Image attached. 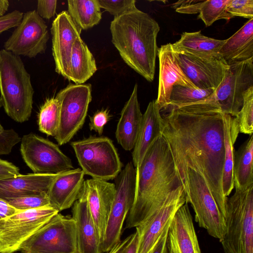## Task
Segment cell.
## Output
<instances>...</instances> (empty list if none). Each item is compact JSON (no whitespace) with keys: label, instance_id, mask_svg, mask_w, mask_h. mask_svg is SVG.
Returning <instances> with one entry per match:
<instances>
[{"label":"cell","instance_id":"cell-1","mask_svg":"<svg viewBox=\"0 0 253 253\" xmlns=\"http://www.w3.org/2000/svg\"><path fill=\"white\" fill-rule=\"evenodd\" d=\"M161 115V133L168 143L177 173L186 168L201 174L226 219L228 197L222 188L224 162L223 113L169 106Z\"/></svg>","mask_w":253,"mask_h":253},{"label":"cell","instance_id":"cell-2","mask_svg":"<svg viewBox=\"0 0 253 253\" xmlns=\"http://www.w3.org/2000/svg\"><path fill=\"white\" fill-rule=\"evenodd\" d=\"M135 169V198L125 229L140 225L182 186L168 143L162 135Z\"/></svg>","mask_w":253,"mask_h":253},{"label":"cell","instance_id":"cell-3","mask_svg":"<svg viewBox=\"0 0 253 253\" xmlns=\"http://www.w3.org/2000/svg\"><path fill=\"white\" fill-rule=\"evenodd\" d=\"M112 42L124 61L147 81L154 78L158 47V23L138 9L114 18Z\"/></svg>","mask_w":253,"mask_h":253},{"label":"cell","instance_id":"cell-4","mask_svg":"<svg viewBox=\"0 0 253 253\" xmlns=\"http://www.w3.org/2000/svg\"><path fill=\"white\" fill-rule=\"evenodd\" d=\"M34 90L20 57L0 50V94L6 114L18 123L31 117Z\"/></svg>","mask_w":253,"mask_h":253},{"label":"cell","instance_id":"cell-5","mask_svg":"<svg viewBox=\"0 0 253 253\" xmlns=\"http://www.w3.org/2000/svg\"><path fill=\"white\" fill-rule=\"evenodd\" d=\"M253 184L228 198L226 230L219 241L224 253H253Z\"/></svg>","mask_w":253,"mask_h":253},{"label":"cell","instance_id":"cell-6","mask_svg":"<svg viewBox=\"0 0 253 253\" xmlns=\"http://www.w3.org/2000/svg\"><path fill=\"white\" fill-rule=\"evenodd\" d=\"M186 195V202L194 211L195 219L200 227L220 241L226 230V219L203 176L192 169L186 168L177 173Z\"/></svg>","mask_w":253,"mask_h":253},{"label":"cell","instance_id":"cell-7","mask_svg":"<svg viewBox=\"0 0 253 253\" xmlns=\"http://www.w3.org/2000/svg\"><path fill=\"white\" fill-rule=\"evenodd\" d=\"M71 145L85 175L108 181L121 171L123 164L110 138L90 136L72 141Z\"/></svg>","mask_w":253,"mask_h":253},{"label":"cell","instance_id":"cell-8","mask_svg":"<svg viewBox=\"0 0 253 253\" xmlns=\"http://www.w3.org/2000/svg\"><path fill=\"white\" fill-rule=\"evenodd\" d=\"M21 253H79L72 216L58 213L20 246Z\"/></svg>","mask_w":253,"mask_h":253},{"label":"cell","instance_id":"cell-9","mask_svg":"<svg viewBox=\"0 0 253 253\" xmlns=\"http://www.w3.org/2000/svg\"><path fill=\"white\" fill-rule=\"evenodd\" d=\"M60 107V123L54 137L59 145L69 142L83 127L92 99L90 84H69L55 96Z\"/></svg>","mask_w":253,"mask_h":253},{"label":"cell","instance_id":"cell-10","mask_svg":"<svg viewBox=\"0 0 253 253\" xmlns=\"http://www.w3.org/2000/svg\"><path fill=\"white\" fill-rule=\"evenodd\" d=\"M116 178V194L101 244L102 253L108 252L121 241L124 223L134 202L136 169L131 162L126 165Z\"/></svg>","mask_w":253,"mask_h":253},{"label":"cell","instance_id":"cell-11","mask_svg":"<svg viewBox=\"0 0 253 253\" xmlns=\"http://www.w3.org/2000/svg\"><path fill=\"white\" fill-rule=\"evenodd\" d=\"M59 212L51 206L21 211L0 219V253H13Z\"/></svg>","mask_w":253,"mask_h":253},{"label":"cell","instance_id":"cell-12","mask_svg":"<svg viewBox=\"0 0 253 253\" xmlns=\"http://www.w3.org/2000/svg\"><path fill=\"white\" fill-rule=\"evenodd\" d=\"M20 152L34 173L56 174L74 169L71 159L57 145L34 133L21 138Z\"/></svg>","mask_w":253,"mask_h":253},{"label":"cell","instance_id":"cell-13","mask_svg":"<svg viewBox=\"0 0 253 253\" xmlns=\"http://www.w3.org/2000/svg\"><path fill=\"white\" fill-rule=\"evenodd\" d=\"M49 39L45 21L36 10L28 11L4 42L3 49L19 57L34 58L45 52Z\"/></svg>","mask_w":253,"mask_h":253},{"label":"cell","instance_id":"cell-14","mask_svg":"<svg viewBox=\"0 0 253 253\" xmlns=\"http://www.w3.org/2000/svg\"><path fill=\"white\" fill-rule=\"evenodd\" d=\"M253 86V58L234 63L214 92L224 114L236 117L243 103V93Z\"/></svg>","mask_w":253,"mask_h":253},{"label":"cell","instance_id":"cell-15","mask_svg":"<svg viewBox=\"0 0 253 253\" xmlns=\"http://www.w3.org/2000/svg\"><path fill=\"white\" fill-rule=\"evenodd\" d=\"M173 51L180 67L197 88L216 89L229 68L220 55L202 56L184 51Z\"/></svg>","mask_w":253,"mask_h":253},{"label":"cell","instance_id":"cell-16","mask_svg":"<svg viewBox=\"0 0 253 253\" xmlns=\"http://www.w3.org/2000/svg\"><path fill=\"white\" fill-rule=\"evenodd\" d=\"M50 31L55 70L68 80L73 46L76 39L81 37L82 30L67 11H63L53 21Z\"/></svg>","mask_w":253,"mask_h":253},{"label":"cell","instance_id":"cell-17","mask_svg":"<svg viewBox=\"0 0 253 253\" xmlns=\"http://www.w3.org/2000/svg\"><path fill=\"white\" fill-rule=\"evenodd\" d=\"M186 203L183 186L165 204L136 227L139 240L136 253H149L176 211Z\"/></svg>","mask_w":253,"mask_h":253},{"label":"cell","instance_id":"cell-18","mask_svg":"<svg viewBox=\"0 0 253 253\" xmlns=\"http://www.w3.org/2000/svg\"><path fill=\"white\" fill-rule=\"evenodd\" d=\"M159 59V80L156 103L161 112L169 105L172 87L180 85L197 88L187 77L178 63L172 43L162 45L158 49Z\"/></svg>","mask_w":253,"mask_h":253},{"label":"cell","instance_id":"cell-19","mask_svg":"<svg viewBox=\"0 0 253 253\" xmlns=\"http://www.w3.org/2000/svg\"><path fill=\"white\" fill-rule=\"evenodd\" d=\"M88 209L101 244L116 194V185L102 179L91 178L84 181Z\"/></svg>","mask_w":253,"mask_h":253},{"label":"cell","instance_id":"cell-20","mask_svg":"<svg viewBox=\"0 0 253 253\" xmlns=\"http://www.w3.org/2000/svg\"><path fill=\"white\" fill-rule=\"evenodd\" d=\"M167 253H201L187 203L171 220L167 236Z\"/></svg>","mask_w":253,"mask_h":253},{"label":"cell","instance_id":"cell-21","mask_svg":"<svg viewBox=\"0 0 253 253\" xmlns=\"http://www.w3.org/2000/svg\"><path fill=\"white\" fill-rule=\"evenodd\" d=\"M84 175L80 168L57 174L47 192L50 206L59 212L72 207L83 190Z\"/></svg>","mask_w":253,"mask_h":253},{"label":"cell","instance_id":"cell-22","mask_svg":"<svg viewBox=\"0 0 253 253\" xmlns=\"http://www.w3.org/2000/svg\"><path fill=\"white\" fill-rule=\"evenodd\" d=\"M72 212L79 253H102L100 240L88 209L84 185L79 198L73 206Z\"/></svg>","mask_w":253,"mask_h":253},{"label":"cell","instance_id":"cell-23","mask_svg":"<svg viewBox=\"0 0 253 253\" xmlns=\"http://www.w3.org/2000/svg\"><path fill=\"white\" fill-rule=\"evenodd\" d=\"M56 174L28 173L0 179V199L6 202L47 193Z\"/></svg>","mask_w":253,"mask_h":253},{"label":"cell","instance_id":"cell-24","mask_svg":"<svg viewBox=\"0 0 253 253\" xmlns=\"http://www.w3.org/2000/svg\"><path fill=\"white\" fill-rule=\"evenodd\" d=\"M142 115L137 96V84L124 105L115 132L118 143L126 151L132 150L140 129Z\"/></svg>","mask_w":253,"mask_h":253},{"label":"cell","instance_id":"cell-25","mask_svg":"<svg viewBox=\"0 0 253 253\" xmlns=\"http://www.w3.org/2000/svg\"><path fill=\"white\" fill-rule=\"evenodd\" d=\"M161 111L153 100L148 104L142 115L141 123L137 139L132 153V163L138 169L147 152L161 135Z\"/></svg>","mask_w":253,"mask_h":253},{"label":"cell","instance_id":"cell-26","mask_svg":"<svg viewBox=\"0 0 253 253\" xmlns=\"http://www.w3.org/2000/svg\"><path fill=\"white\" fill-rule=\"evenodd\" d=\"M219 54L228 65L253 58V18L226 40Z\"/></svg>","mask_w":253,"mask_h":253},{"label":"cell","instance_id":"cell-27","mask_svg":"<svg viewBox=\"0 0 253 253\" xmlns=\"http://www.w3.org/2000/svg\"><path fill=\"white\" fill-rule=\"evenodd\" d=\"M224 162L222 188L224 195L229 196L234 187L233 169L235 159L234 144L239 130L235 117L223 113Z\"/></svg>","mask_w":253,"mask_h":253},{"label":"cell","instance_id":"cell-28","mask_svg":"<svg viewBox=\"0 0 253 253\" xmlns=\"http://www.w3.org/2000/svg\"><path fill=\"white\" fill-rule=\"evenodd\" d=\"M95 60L81 38L73 46L68 80L76 84H83L97 71Z\"/></svg>","mask_w":253,"mask_h":253},{"label":"cell","instance_id":"cell-29","mask_svg":"<svg viewBox=\"0 0 253 253\" xmlns=\"http://www.w3.org/2000/svg\"><path fill=\"white\" fill-rule=\"evenodd\" d=\"M226 40H217L203 35L201 31L183 32L179 40L172 43L174 50L184 51L202 56H216Z\"/></svg>","mask_w":253,"mask_h":253},{"label":"cell","instance_id":"cell-30","mask_svg":"<svg viewBox=\"0 0 253 253\" xmlns=\"http://www.w3.org/2000/svg\"><path fill=\"white\" fill-rule=\"evenodd\" d=\"M253 165L252 134L235 153L233 175L235 189L243 190L253 184Z\"/></svg>","mask_w":253,"mask_h":253},{"label":"cell","instance_id":"cell-31","mask_svg":"<svg viewBox=\"0 0 253 253\" xmlns=\"http://www.w3.org/2000/svg\"><path fill=\"white\" fill-rule=\"evenodd\" d=\"M67 12L81 30H87L98 24L102 19L98 0H69Z\"/></svg>","mask_w":253,"mask_h":253},{"label":"cell","instance_id":"cell-32","mask_svg":"<svg viewBox=\"0 0 253 253\" xmlns=\"http://www.w3.org/2000/svg\"><path fill=\"white\" fill-rule=\"evenodd\" d=\"M60 123V107L56 96L47 98L38 115L39 129L47 136L55 137Z\"/></svg>","mask_w":253,"mask_h":253},{"label":"cell","instance_id":"cell-33","mask_svg":"<svg viewBox=\"0 0 253 253\" xmlns=\"http://www.w3.org/2000/svg\"><path fill=\"white\" fill-rule=\"evenodd\" d=\"M215 90L214 88L195 89L175 85L171 91L169 106L176 107L202 100L212 95Z\"/></svg>","mask_w":253,"mask_h":253},{"label":"cell","instance_id":"cell-34","mask_svg":"<svg viewBox=\"0 0 253 253\" xmlns=\"http://www.w3.org/2000/svg\"><path fill=\"white\" fill-rule=\"evenodd\" d=\"M230 0H203L200 6L198 18L201 19L207 27L219 19L230 20L234 17L226 11L227 6Z\"/></svg>","mask_w":253,"mask_h":253},{"label":"cell","instance_id":"cell-35","mask_svg":"<svg viewBox=\"0 0 253 253\" xmlns=\"http://www.w3.org/2000/svg\"><path fill=\"white\" fill-rule=\"evenodd\" d=\"M239 132L251 135L253 132V86L243 93V103L235 117Z\"/></svg>","mask_w":253,"mask_h":253},{"label":"cell","instance_id":"cell-36","mask_svg":"<svg viewBox=\"0 0 253 253\" xmlns=\"http://www.w3.org/2000/svg\"><path fill=\"white\" fill-rule=\"evenodd\" d=\"M7 202L20 211L35 209L50 206L47 193L18 198L8 201Z\"/></svg>","mask_w":253,"mask_h":253},{"label":"cell","instance_id":"cell-37","mask_svg":"<svg viewBox=\"0 0 253 253\" xmlns=\"http://www.w3.org/2000/svg\"><path fill=\"white\" fill-rule=\"evenodd\" d=\"M101 8L117 18L137 9L135 0H98Z\"/></svg>","mask_w":253,"mask_h":253},{"label":"cell","instance_id":"cell-38","mask_svg":"<svg viewBox=\"0 0 253 253\" xmlns=\"http://www.w3.org/2000/svg\"><path fill=\"white\" fill-rule=\"evenodd\" d=\"M226 11L234 17L253 18V0H231Z\"/></svg>","mask_w":253,"mask_h":253},{"label":"cell","instance_id":"cell-39","mask_svg":"<svg viewBox=\"0 0 253 253\" xmlns=\"http://www.w3.org/2000/svg\"><path fill=\"white\" fill-rule=\"evenodd\" d=\"M21 139L18 134L13 129H4L0 132V155L9 154Z\"/></svg>","mask_w":253,"mask_h":253},{"label":"cell","instance_id":"cell-40","mask_svg":"<svg viewBox=\"0 0 253 253\" xmlns=\"http://www.w3.org/2000/svg\"><path fill=\"white\" fill-rule=\"evenodd\" d=\"M111 116L107 109H102L96 112L89 117V127L90 130H94L101 135L104 130V127L109 121Z\"/></svg>","mask_w":253,"mask_h":253},{"label":"cell","instance_id":"cell-41","mask_svg":"<svg viewBox=\"0 0 253 253\" xmlns=\"http://www.w3.org/2000/svg\"><path fill=\"white\" fill-rule=\"evenodd\" d=\"M24 13L14 10L0 17V34L12 28H15L20 23Z\"/></svg>","mask_w":253,"mask_h":253},{"label":"cell","instance_id":"cell-42","mask_svg":"<svg viewBox=\"0 0 253 253\" xmlns=\"http://www.w3.org/2000/svg\"><path fill=\"white\" fill-rule=\"evenodd\" d=\"M57 3L56 0H39L36 11L42 18L49 20L56 13Z\"/></svg>","mask_w":253,"mask_h":253},{"label":"cell","instance_id":"cell-43","mask_svg":"<svg viewBox=\"0 0 253 253\" xmlns=\"http://www.w3.org/2000/svg\"><path fill=\"white\" fill-rule=\"evenodd\" d=\"M203 0H180L173 3L176 11L184 14H196L199 12Z\"/></svg>","mask_w":253,"mask_h":253},{"label":"cell","instance_id":"cell-44","mask_svg":"<svg viewBox=\"0 0 253 253\" xmlns=\"http://www.w3.org/2000/svg\"><path fill=\"white\" fill-rule=\"evenodd\" d=\"M20 174L18 167L7 161L0 159V179L13 177Z\"/></svg>","mask_w":253,"mask_h":253},{"label":"cell","instance_id":"cell-45","mask_svg":"<svg viewBox=\"0 0 253 253\" xmlns=\"http://www.w3.org/2000/svg\"><path fill=\"white\" fill-rule=\"evenodd\" d=\"M170 221L166 226L149 253H167V236Z\"/></svg>","mask_w":253,"mask_h":253},{"label":"cell","instance_id":"cell-46","mask_svg":"<svg viewBox=\"0 0 253 253\" xmlns=\"http://www.w3.org/2000/svg\"><path fill=\"white\" fill-rule=\"evenodd\" d=\"M20 211L7 202L0 199V219L11 216Z\"/></svg>","mask_w":253,"mask_h":253},{"label":"cell","instance_id":"cell-47","mask_svg":"<svg viewBox=\"0 0 253 253\" xmlns=\"http://www.w3.org/2000/svg\"><path fill=\"white\" fill-rule=\"evenodd\" d=\"M139 236L138 232L131 234L130 238L123 249L122 253H136L138 244Z\"/></svg>","mask_w":253,"mask_h":253},{"label":"cell","instance_id":"cell-48","mask_svg":"<svg viewBox=\"0 0 253 253\" xmlns=\"http://www.w3.org/2000/svg\"><path fill=\"white\" fill-rule=\"evenodd\" d=\"M130 237L131 234L125 238L124 240L121 241L107 253H122L125 247L128 242Z\"/></svg>","mask_w":253,"mask_h":253},{"label":"cell","instance_id":"cell-49","mask_svg":"<svg viewBox=\"0 0 253 253\" xmlns=\"http://www.w3.org/2000/svg\"><path fill=\"white\" fill-rule=\"evenodd\" d=\"M9 3L7 0H0V17L5 15L8 10Z\"/></svg>","mask_w":253,"mask_h":253},{"label":"cell","instance_id":"cell-50","mask_svg":"<svg viewBox=\"0 0 253 253\" xmlns=\"http://www.w3.org/2000/svg\"><path fill=\"white\" fill-rule=\"evenodd\" d=\"M2 106H3L2 101L1 98L0 97V109L2 107ZM4 130V128L3 127V126H1V125L0 123V132H1L2 131H3Z\"/></svg>","mask_w":253,"mask_h":253}]
</instances>
